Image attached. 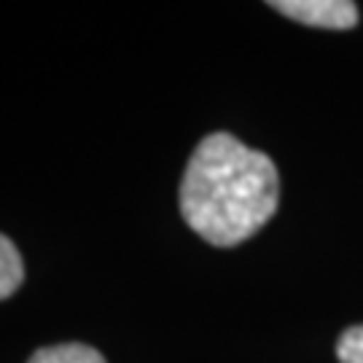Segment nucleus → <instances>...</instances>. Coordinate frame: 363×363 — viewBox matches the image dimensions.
I'll return each instance as SVG.
<instances>
[{"label":"nucleus","mask_w":363,"mask_h":363,"mask_svg":"<svg viewBox=\"0 0 363 363\" xmlns=\"http://www.w3.org/2000/svg\"><path fill=\"white\" fill-rule=\"evenodd\" d=\"M27 363H105L100 350H94L89 345L81 342H65V345H52V347H40L30 355Z\"/></svg>","instance_id":"3"},{"label":"nucleus","mask_w":363,"mask_h":363,"mask_svg":"<svg viewBox=\"0 0 363 363\" xmlns=\"http://www.w3.org/2000/svg\"><path fill=\"white\" fill-rule=\"evenodd\" d=\"M277 196L280 178L272 159L229 132H213L186 164L181 213L205 242L234 247L272 218Z\"/></svg>","instance_id":"1"},{"label":"nucleus","mask_w":363,"mask_h":363,"mask_svg":"<svg viewBox=\"0 0 363 363\" xmlns=\"http://www.w3.org/2000/svg\"><path fill=\"white\" fill-rule=\"evenodd\" d=\"M339 363H363V325L347 328L337 342Z\"/></svg>","instance_id":"5"},{"label":"nucleus","mask_w":363,"mask_h":363,"mask_svg":"<svg viewBox=\"0 0 363 363\" xmlns=\"http://www.w3.org/2000/svg\"><path fill=\"white\" fill-rule=\"evenodd\" d=\"M269 6L310 27L350 30L358 25V6L350 0H277Z\"/></svg>","instance_id":"2"},{"label":"nucleus","mask_w":363,"mask_h":363,"mask_svg":"<svg viewBox=\"0 0 363 363\" xmlns=\"http://www.w3.org/2000/svg\"><path fill=\"white\" fill-rule=\"evenodd\" d=\"M25 280V261L6 234H0V301L16 294Z\"/></svg>","instance_id":"4"}]
</instances>
